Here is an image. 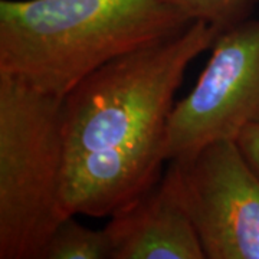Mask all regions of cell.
Returning a JSON list of instances; mask_svg holds the SVG:
<instances>
[{
	"mask_svg": "<svg viewBox=\"0 0 259 259\" xmlns=\"http://www.w3.org/2000/svg\"><path fill=\"white\" fill-rule=\"evenodd\" d=\"M219 32L193 20L182 33L102 65L62 98L66 216L110 218L161 179L176 91Z\"/></svg>",
	"mask_w": 259,
	"mask_h": 259,
	"instance_id": "1",
	"label": "cell"
},
{
	"mask_svg": "<svg viewBox=\"0 0 259 259\" xmlns=\"http://www.w3.org/2000/svg\"><path fill=\"white\" fill-rule=\"evenodd\" d=\"M206 259H259V175L235 140L168 161Z\"/></svg>",
	"mask_w": 259,
	"mask_h": 259,
	"instance_id": "5",
	"label": "cell"
},
{
	"mask_svg": "<svg viewBox=\"0 0 259 259\" xmlns=\"http://www.w3.org/2000/svg\"><path fill=\"white\" fill-rule=\"evenodd\" d=\"M210 49L193 90L170 114L167 161L189 160L259 122V19L221 30Z\"/></svg>",
	"mask_w": 259,
	"mask_h": 259,
	"instance_id": "4",
	"label": "cell"
},
{
	"mask_svg": "<svg viewBox=\"0 0 259 259\" xmlns=\"http://www.w3.org/2000/svg\"><path fill=\"white\" fill-rule=\"evenodd\" d=\"M104 229L111 259H206L168 167L150 190L110 216Z\"/></svg>",
	"mask_w": 259,
	"mask_h": 259,
	"instance_id": "6",
	"label": "cell"
},
{
	"mask_svg": "<svg viewBox=\"0 0 259 259\" xmlns=\"http://www.w3.org/2000/svg\"><path fill=\"white\" fill-rule=\"evenodd\" d=\"M192 22L167 0H2L0 72L64 98L102 65Z\"/></svg>",
	"mask_w": 259,
	"mask_h": 259,
	"instance_id": "2",
	"label": "cell"
},
{
	"mask_svg": "<svg viewBox=\"0 0 259 259\" xmlns=\"http://www.w3.org/2000/svg\"><path fill=\"white\" fill-rule=\"evenodd\" d=\"M44 259H111V242L105 229H91L66 216L56 225Z\"/></svg>",
	"mask_w": 259,
	"mask_h": 259,
	"instance_id": "7",
	"label": "cell"
},
{
	"mask_svg": "<svg viewBox=\"0 0 259 259\" xmlns=\"http://www.w3.org/2000/svg\"><path fill=\"white\" fill-rule=\"evenodd\" d=\"M64 168L62 98L0 72V259H44Z\"/></svg>",
	"mask_w": 259,
	"mask_h": 259,
	"instance_id": "3",
	"label": "cell"
},
{
	"mask_svg": "<svg viewBox=\"0 0 259 259\" xmlns=\"http://www.w3.org/2000/svg\"><path fill=\"white\" fill-rule=\"evenodd\" d=\"M235 141L248 163L259 175V122L245 127Z\"/></svg>",
	"mask_w": 259,
	"mask_h": 259,
	"instance_id": "9",
	"label": "cell"
},
{
	"mask_svg": "<svg viewBox=\"0 0 259 259\" xmlns=\"http://www.w3.org/2000/svg\"><path fill=\"white\" fill-rule=\"evenodd\" d=\"M192 20H204L225 30L250 18L258 0H167Z\"/></svg>",
	"mask_w": 259,
	"mask_h": 259,
	"instance_id": "8",
	"label": "cell"
}]
</instances>
